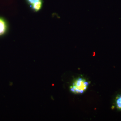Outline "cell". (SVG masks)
I'll return each instance as SVG.
<instances>
[{
	"instance_id": "6da1fadb",
	"label": "cell",
	"mask_w": 121,
	"mask_h": 121,
	"mask_svg": "<svg viewBox=\"0 0 121 121\" xmlns=\"http://www.w3.org/2000/svg\"><path fill=\"white\" fill-rule=\"evenodd\" d=\"M89 84V82L85 79L78 78L73 81L70 86V90L74 94H82L86 91Z\"/></svg>"
},
{
	"instance_id": "7a4b0ae2",
	"label": "cell",
	"mask_w": 121,
	"mask_h": 121,
	"mask_svg": "<svg viewBox=\"0 0 121 121\" xmlns=\"http://www.w3.org/2000/svg\"><path fill=\"white\" fill-rule=\"evenodd\" d=\"M7 29V23L4 19L0 17V36L4 34Z\"/></svg>"
},
{
	"instance_id": "3957f363",
	"label": "cell",
	"mask_w": 121,
	"mask_h": 121,
	"mask_svg": "<svg viewBox=\"0 0 121 121\" xmlns=\"http://www.w3.org/2000/svg\"><path fill=\"white\" fill-rule=\"evenodd\" d=\"M42 1L40 0L36 3L30 5V7L31 9L34 11H38L42 7Z\"/></svg>"
},
{
	"instance_id": "277c9868",
	"label": "cell",
	"mask_w": 121,
	"mask_h": 121,
	"mask_svg": "<svg viewBox=\"0 0 121 121\" xmlns=\"http://www.w3.org/2000/svg\"><path fill=\"white\" fill-rule=\"evenodd\" d=\"M115 104L117 108L121 110V94L117 96L115 99Z\"/></svg>"
},
{
	"instance_id": "5b68a950",
	"label": "cell",
	"mask_w": 121,
	"mask_h": 121,
	"mask_svg": "<svg viewBox=\"0 0 121 121\" xmlns=\"http://www.w3.org/2000/svg\"><path fill=\"white\" fill-rule=\"evenodd\" d=\"M40 0H26L28 3L30 4H33L36 3L38 1H39Z\"/></svg>"
}]
</instances>
